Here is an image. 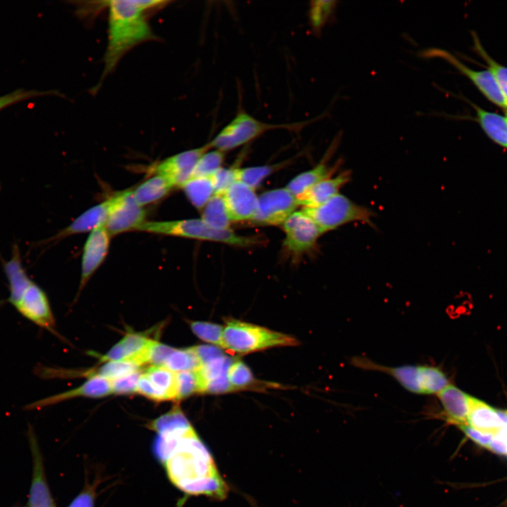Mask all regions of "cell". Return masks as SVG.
Listing matches in <instances>:
<instances>
[{"instance_id":"40","label":"cell","mask_w":507,"mask_h":507,"mask_svg":"<svg viewBox=\"0 0 507 507\" xmlns=\"http://www.w3.org/2000/svg\"><path fill=\"white\" fill-rule=\"evenodd\" d=\"M50 94H51L52 92L16 89L0 96V111L18 102Z\"/></svg>"},{"instance_id":"37","label":"cell","mask_w":507,"mask_h":507,"mask_svg":"<svg viewBox=\"0 0 507 507\" xmlns=\"http://www.w3.org/2000/svg\"><path fill=\"white\" fill-rule=\"evenodd\" d=\"M192 332L203 341L222 347L223 327L215 323L201 321L190 323Z\"/></svg>"},{"instance_id":"29","label":"cell","mask_w":507,"mask_h":507,"mask_svg":"<svg viewBox=\"0 0 507 507\" xmlns=\"http://www.w3.org/2000/svg\"><path fill=\"white\" fill-rule=\"evenodd\" d=\"M181 187L190 202L198 209L204 208L214 195L210 177L191 178Z\"/></svg>"},{"instance_id":"30","label":"cell","mask_w":507,"mask_h":507,"mask_svg":"<svg viewBox=\"0 0 507 507\" xmlns=\"http://www.w3.org/2000/svg\"><path fill=\"white\" fill-rule=\"evenodd\" d=\"M200 365V360L194 347H191L184 349H175L162 366L174 373H180L196 370Z\"/></svg>"},{"instance_id":"2","label":"cell","mask_w":507,"mask_h":507,"mask_svg":"<svg viewBox=\"0 0 507 507\" xmlns=\"http://www.w3.org/2000/svg\"><path fill=\"white\" fill-rule=\"evenodd\" d=\"M108 8L107 44L102 79L134 47L156 39L147 13L169 4L166 1L113 0L102 1Z\"/></svg>"},{"instance_id":"6","label":"cell","mask_w":507,"mask_h":507,"mask_svg":"<svg viewBox=\"0 0 507 507\" xmlns=\"http://www.w3.org/2000/svg\"><path fill=\"white\" fill-rule=\"evenodd\" d=\"M302 211L315 223L323 234L351 223L372 224L374 216L372 210L340 193L318 206L303 208Z\"/></svg>"},{"instance_id":"27","label":"cell","mask_w":507,"mask_h":507,"mask_svg":"<svg viewBox=\"0 0 507 507\" xmlns=\"http://www.w3.org/2000/svg\"><path fill=\"white\" fill-rule=\"evenodd\" d=\"M164 401L177 400L176 373L162 365H150L144 373Z\"/></svg>"},{"instance_id":"38","label":"cell","mask_w":507,"mask_h":507,"mask_svg":"<svg viewBox=\"0 0 507 507\" xmlns=\"http://www.w3.org/2000/svg\"><path fill=\"white\" fill-rule=\"evenodd\" d=\"M227 377L232 389H242L254 381L251 371L241 361H232L227 372Z\"/></svg>"},{"instance_id":"16","label":"cell","mask_w":507,"mask_h":507,"mask_svg":"<svg viewBox=\"0 0 507 507\" xmlns=\"http://www.w3.org/2000/svg\"><path fill=\"white\" fill-rule=\"evenodd\" d=\"M33 468L28 507H56L46 482L41 451L32 430L29 432Z\"/></svg>"},{"instance_id":"47","label":"cell","mask_w":507,"mask_h":507,"mask_svg":"<svg viewBox=\"0 0 507 507\" xmlns=\"http://www.w3.org/2000/svg\"><path fill=\"white\" fill-rule=\"evenodd\" d=\"M505 117H506V119H507V110L505 111Z\"/></svg>"},{"instance_id":"44","label":"cell","mask_w":507,"mask_h":507,"mask_svg":"<svg viewBox=\"0 0 507 507\" xmlns=\"http://www.w3.org/2000/svg\"><path fill=\"white\" fill-rule=\"evenodd\" d=\"M94 494L91 490L83 491L68 507H94Z\"/></svg>"},{"instance_id":"35","label":"cell","mask_w":507,"mask_h":507,"mask_svg":"<svg viewBox=\"0 0 507 507\" xmlns=\"http://www.w3.org/2000/svg\"><path fill=\"white\" fill-rule=\"evenodd\" d=\"M177 400L202 392L201 382L196 370L176 373Z\"/></svg>"},{"instance_id":"18","label":"cell","mask_w":507,"mask_h":507,"mask_svg":"<svg viewBox=\"0 0 507 507\" xmlns=\"http://www.w3.org/2000/svg\"><path fill=\"white\" fill-rule=\"evenodd\" d=\"M445 420L456 426L467 425L471 396L450 384L437 394Z\"/></svg>"},{"instance_id":"12","label":"cell","mask_w":507,"mask_h":507,"mask_svg":"<svg viewBox=\"0 0 507 507\" xmlns=\"http://www.w3.org/2000/svg\"><path fill=\"white\" fill-rule=\"evenodd\" d=\"M211 149L208 142L201 147L180 152L156 163L150 171L165 178L173 187H181L190 179L201 156Z\"/></svg>"},{"instance_id":"20","label":"cell","mask_w":507,"mask_h":507,"mask_svg":"<svg viewBox=\"0 0 507 507\" xmlns=\"http://www.w3.org/2000/svg\"><path fill=\"white\" fill-rule=\"evenodd\" d=\"M113 197L96 204L76 218L68 226L59 232L53 239H61L73 234L92 232L94 230L105 226L108 220Z\"/></svg>"},{"instance_id":"17","label":"cell","mask_w":507,"mask_h":507,"mask_svg":"<svg viewBox=\"0 0 507 507\" xmlns=\"http://www.w3.org/2000/svg\"><path fill=\"white\" fill-rule=\"evenodd\" d=\"M223 197L232 221L252 220L258 205L254 189L237 181L225 192Z\"/></svg>"},{"instance_id":"39","label":"cell","mask_w":507,"mask_h":507,"mask_svg":"<svg viewBox=\"0 0 507 507\" xmlns=\"http://www.w3.org/2000/svg\"><path fill=\"white\" fill-rule=\"evenodd\" d=\"M237 169V168H220L210 177L214 194H224L234 182L238 181Z\"/></svg>"},{"instance_id":"36","label":"cell","mask_w":507,"mask_h":507,"mask_svg":"<svg viewBox=\"0 0 507 507\" xmlns=\"http://www.w3.org/2000/svg\"><path fill=\"white\" fill-rule=\"evenodd\" d=\"M474 46L475 51L483 58L488 65V70L494 76L503 94L507 99V68L498 63L486 52L482 46L478 38L473 35Z\"/></svg>"},{"instance_id":"7","label":"cell","mask_w":507,"mask_h":507,"mask_svg":"<svg viewBox=\"0 0 507 507\" xmlns=\"http://www.w3.org/2000/svg\"><path fill=\"white\" fill-rule=\"evenodd\" d=\"M303 125L296 124H272L261 121L244 110L237 112L233 119L208 142L210 147L223 152L244 145L265 133L276 129H298Z\"/></svg>"},{"instance_id":"8","label":"cell","mask_w":507,"mask_h":507,"mask_svg":"<svg viewBox=\"0 0 507 507\" xmlns=\"http://www.w3.org/2000/svg\"><path fill=\"white\" fill-rule=\"evenodd\" d=\"M419 54L423 58L434 57L445 60L465 75L490 101L507 110V99L489 70L471 69L449 51L438 48L427 49Z\"/></svg>"},{"instance_id":"42","label":"cell","mask_w":507,"mask_h":507,"mask_svg":"<svg viewBox=\"0 0 507 507\" xmlns=\"http://www.w3.org/2000/svg\"><path fill=\"white\" fill-rule=\"evenodd\" d=\"M458 427L465 434L466 437L472 440L480 446L489 448V444L494 437V434L491 433L483 432L477 430L467 425H460Z\"/></svg>"},{"instance_id":"22","label":"cell","mask_w":507,"mask_h":507,"mask_svg":"<svg viewBox=\"0 0 507 507\" xmlns=\"http://www.w3.org/2000/svg\"><path fill=\"white\" fill-rule=\"evenodd\" d=\"M153 341L144 332H129L118 343L102 356L100 361L104 362L132 361L138 357Z\"/></svg>"},{"instance_id":"31","label":"cell","mask_w":507,"mask_h":507,"mask_svg":"<svg viewBox=\"0 0 507 507\" xmlns=\"http://www.w3.org/2000/svg\"><path fill=\"white\" fill-rule=\"evenodd\" d=\"M225 159V152L214 149L204 153L196 164L191 178L209 177L220 169Z\"/></svg>"},{"instance_id":"14","label":"cell","mask_w":507,"mask_h":507,"mask_svg":"<svg viewBox=\"0 0 507 507\" xmlns=\"http://www.w3.org/2000/svg\"><path fill=\"white\" fill-rule=\"evenodd\" d=\"M110 234L105 226L92 231L84 246L80 291L105 260L109 249Z\"/></svg>"},{"instance_id":"24","label":"cell","mask_w":507,"mask_h":507,"mask_svg":"<svg viewBox=\"0 0 507 507\" xmlns=\"http://www.w3.org/2000/svg\"><path fill=\"white\" fill-rule=\"evenodd\" d=\"M4 271L9 289L7 301L12 305L32 282L23 266L20 252L17 244L13 246L11 257L4 265Z\"/></svg>"},{"instance_id":"23","label":"cell","mask_w":507,"mask_h":507,"mask_svg":"<svg viewBox=\"0 0 507 507\" xmlns=\"http://www.w3.org/2000/svg\"><path fill=\"white\" fill-rule=\"evenodd\" d=\"M467 425L477 430L493 434L503 427L498 411L472 396Z\"/></svg>"},{"instance_id":"1","label":"cell","mask_w":507,"mask_h":507,"mask_svg":"<svg viewBox=\"0 0 507 507\" xmlns=\"http://www.w3.org/2000/svg\"><path fill=\"white\" fill-rule=\"evenodd\" d=\"M154 453L170 482L193 496L223 499L228 487L214 460L182 411L172 410L156 419Z\"/></svg>"},{"instance_id":"41","label":"cell","mask_w":507,"mask_h":507,"mask_svg":"<svg viewBox=\"0 0 507 507\" xmlns=\"http://www.w3.org/2000/svg\"><path fill=\"white\" fill-rule=\"evenodd\" d=\"M141 373L137 371L134 373L111 380L112 393L117 394H129L137 392L138 380Z\"/></svg>"},{"instance_id":"5","label":"cell","mask_w":507,"mask_h":507,"mask_svg":"<svg viewBox=\"0 0 507 507\" xmlns=\"http://www.w3.org/2000/svg\"><path fill=\"white\" fill-rule=\"evenodd\" d=\"M293 337L258 325L230 319L223 327L222 348L245 354L274 346L298 344Z\"/></svg>"},{"instance_id":"3","label":"cell","mask_w":507,"mask_h":507,"mask_svg":"<svg viewBox=\"0 0 507 507\" xmlns=\"http://www.w3.org/2000/svg\"><path fill=\"white\" fill-rule=\"evenodd\" d=\"M137 230L156 234L213 241L239 247L253 246L261 242L255 237L240 235L231 229H215L202 219L146 221Z\"/></svg>"},{"instance_id":"34","label":"cell","mask_w":507,"mask_h":507,"mask_svg":"<svg viewBox=\"0 0 507 507\" xmlns=\"http://www.w3.org/2000/svg\"><path fill=\"white\" fill-rule=\"evenodd\" d=\"M336 1H312L309 9V20L312 28L320 32L328 19L333 14Z\"/></svg>"},{"instance_id":"21","label":"cell","mask_w":507,"mask_h":507,"mask_svg":"<svg viewBox=\"0 0 507 507\" xmlns=\"http://www.w3.org/2000/svg\"><path fill=\"white\" fill-rule=\"evenodd\" d=\"M351 180L349 170L325 178L297 197L299 205L303 208L318 206L339 193V190Z\"/></svg>"},{"instance_id":"25","label":"cell","mask_w":507,"mask_h":507,"mask_svg":"<svg viewBox=\"0 0 507 507\" xmlns=\"http://www.w3.org/2000/svg\"><path fill=\"white\" fill-rule=\"evenodd\" d=\"M477 120L485 134L494 142L507 149V119L473 105Z\"/></svg>"},{"instance_id":"15","label":"cell","mask_w":507,"mask_h":507,"mask_svg":"<svg viewBox=\"0 0 507 507\" xmlns=\"http://www.w3.org/2000/svg\"><path fill=\"white\" fill-rule=\"evenodd\" d=\"M341 138L342 134L339 133L334 137L322 160L314 168L299 174L287 184L286 188L296 198L301 196L320 181L334 175L339 162L334 165H330L328 161L338 147Z\"/></svg>"},{"instance_id":"28","label":"cell","mask_w":507,"mask_h":507,"mask_svg":"<svg viewBox=\"0 0 507 507\" xmlns=\"http://www.w3.org/2000/svg\"><path fill=\"white\" fill-rule=\"evenodd\" d=\"M201 219L208 225L218 230L230 229L232 222L223 194H214L203 208Z\"/></svg>"},{"instance_id":"9","label":"cell","mask_w":507,"mask_h":507,"mask_svg":"<svg viewBox=\"0 0 507 507\" xmlns=\"http://www.w3.org/2000/svg\"><path fill=\"white\" fill-rule=\"evenodd\" d=\"M298 206L297 198L286 187L267 191L258 196L252 221L265 225H282Z\"/></svg>"},{"instance_id":"32","label":"cell","mask_w":507,"mask_h":507,"mask_svg":"<svg viewBox=\"0 0 507 507\" xmlns=\"http://www.w3.org/2000/svg\"><path fill=\"white\" fill-rule=\"evenodd\" d=\"M284 164L281 163L270 165L237 168V180L255 189L265 178L282 167Z\"/></svg>"},{"instance_id":"46","label":"cell","mask_w":507,"mask_h":507,"mask_svg":"<svg viewBox=\"0 0 507 507\" xmlns=\"http://www.w3.org/2000/svg\"><path fill=\"white\" fill-rule=\"evenodd\" d=\"M172 410H180V411H181L179 407H174V408H173V409H171L170 411H172ZM156 419H157V418H156ZM155 420H156V419H155ZM155 420H154L152 422H151V423L149 424V425H148L149 427L151 430L152 423H154V421Z\"/></svg>"},{"instance_id":"11","label":"cell","mask_w":507,"mask_h":507,"mask_svg":"<svg viewBox=\"0 0 507 507\" xmlns=\"http://www.w3.org/2000/svg\"><path fill=\"white\" fill-rule=\"evenodd\" d=\"M282 228L285 233L284 246L289 252L296 255L315 248L323 234L315 223L302 210L289 216L283 223Z\"/></svg>"},{"instance_id":"43","label":"cell","mask_w":507,"mask_h":507,"mask_svg":"<svg viewBox=\"0 0 507 507\" xmlns=\"http://www.w3.org/2000/svg\"><path fill=\"white\" fill-rule=\"evenodd\" d=\"M137 392L156 401H164L162 395L156 389L144 373L141 374L138 380Z\"/></svg>"},{"instance_id":"45","label":"cell","mask_w":507,"mask_h":507,"mask_svg":"<svg viewBox=\"0 0 507 507\" xmlns=\"http://www.w3.org/2000/svg\"><path fill=\"white\" fill-rule=\"evenodd\" d=\"M488 449L501 455H507V445L494 434Z\"/></svg>"},{"instance_id":"19","label":"cell","mask_w":507,"mask_h":507,"mask_svg":"<svg viewBox=\"0 0 507 507\" xmlns=\"http://www.w3.org/2000/svg\"><path fill=\"white\" fill-rule=\"evenodd\" d=\"M112 393L111 380L100 376H91L76 389L37 401L26 406L27 409L41 408L77 396L103 397Z\"/></svg>"},{"instance_id":"10","label":"cell","mask_w":507,"mask_h":507,"mask_svg":"<svg viewBox=\"0 0 507 507\" xmlns=\"http://www.w3.org/2000/svg\"><path fill=\"white\" fill-rule=\"evenodd\" d=\"M112 197L111 211L105 225L111 236L137 230L146 222V211L135 201L132 189L118 192Z\"/></svg>"},{"instance_id":"4","label":"cell","mask_w":507,"mask_h":507,"mask_svg":"<svg viewBox=\"0 0 507 507\" xmlns=\"http://www.w3.org/2000/svg\"><path fill=\"white\" fill-rule=\"evenodd\" d=\"M351 362L354 366L362 369L386 373L404 389L416 394L437 395L450 384L445 373L436 366L406 365L388 367L362 357H354Z\"/></svg>"},{"instance_id":"33","label":"cell","mask_w":507,"mask_h":507,"mask_svg":"<svg viewBox=\"0 0 507 507\" xmlns=\"http://www.w3.org/2000/svg\"><path fill=\"white\" fill-rule=\"evenodd\" d=\"M139 367L137 363L131 360L109 361L96 371L90 373V375L111 380L137 372Z\"/></svg>"},{"instance_id":"13","label":"cell","mask_w":507,"mask_h":507,"mask_svg":"<svg viewBox=\"0 0 507 507\" xmlns=\"http://www.w3.org/2000/svg\"><path fill=\"white\" fill-rule=\"evenodd\" d=\"M12 306L28 320L54 332L55 320L48 297L44 290L33 281Z\"/></svg>"},{"instance_id":"26","label":"cell","mask_w":507,"mask_h":507,"mask_svg":"<svg viewBox=\"0 0 507 507\" xmlns=\"http://www.w3.org/2000/svg\"><path fill=\"white\" fill-rule=\"evenodd\" d=\"M173 186L163 177L154 175L133 190V196L139 205L144 207L165 196Z\"/></svg>"}]
</instances>
